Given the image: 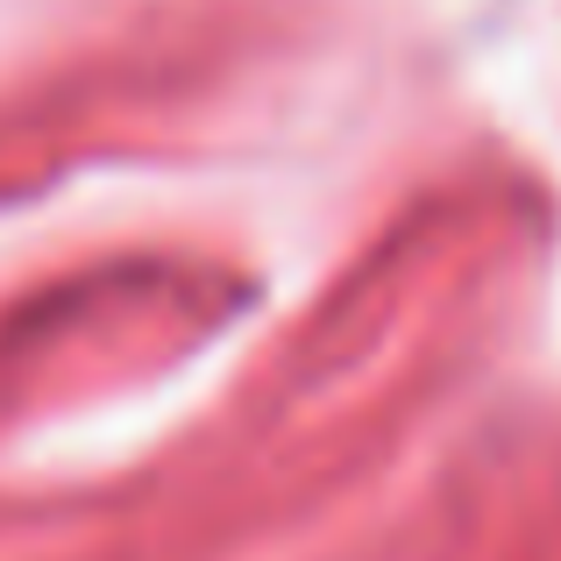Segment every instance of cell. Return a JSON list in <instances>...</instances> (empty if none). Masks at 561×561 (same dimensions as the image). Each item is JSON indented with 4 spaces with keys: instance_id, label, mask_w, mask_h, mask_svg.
Listing matches in <instances>:
<instances>
[]
</instances>
